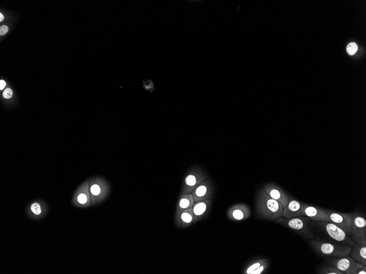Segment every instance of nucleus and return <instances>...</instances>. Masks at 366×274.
<instances>
[{
  "label": "nucleus",
  "instance_id": "20",
  "mask_svg": "<svg viewBox=\"0 0 366 274\" xmlns=\"http://www.w3.org/2000/svg\"><path fill=\"white\" fill-rule=\"evenodd\" d=\"M268 259L265 258H258L253 260L248 264L243 271L244 274H251L253 271L257 269L258 267L265 263Z\"/></svg>",
  "mask_w": 366,
  "mask_h": 274
},
{
  "label": "nucleus",
  "instance_id": "28",
  "mask_svg": "<svg viewBox=\"0 0 366 274\" xmlns=\"http://www.w3.org/2000/svg\"><path fill=\"white\" fill-rule=\"evenodd\" d=\"M6 86H7V82L3 80L0 81V90L3 91Z\"/></svg>",
  "mask_w": 366,
  "mask_h": 274
},
{
  "label": "nucleus",
  "instance_id": "29",
  "mask_svg": "<svg viewBox=\"0 0 366 274\" xmlns=\"http://www.w3.org/2000/svg\"><path fill=\"white\" fill-rule=\"evenodd\" d=\"M4 20V16L2 14H0V22H3Z\"/></svg>",
  "mask_w": 366,
  "mask_h": 274
},
{
  "label": "nucleus",
  "instance_id": "3",
  "mask_svg": "<svg viewBox=\"0 0 366 274\" xmlns=\"http://www.w3.org/2000/svg\"><path fill=\"white\" fill-rule=\"evenodd\" d=\"M309 243L312 248L318 253L333 258L346 257L350 254L352 249L351 247L344 243L340 245L315 240H311Z\"/></svg>",
  "mask_w": 366,
  "mask_h": 274
},
{
  "label": "nucleus",
  "instance_id": "21",
  "mask_svg": "<svg viewBox=\"0 0 366 274\" xmlns=\"http://www.w3.org/2000/svg\"><path fill=\"white\" fill-rule=\"evenodd\" d=\"M318 273L321 274H344L341 271L333 266H326L321 268L318 271Z\"/></svg>",
  "mask_w": 366,
  "mask_h": 274
},
{
  "label": "nucleus",
  "instance_id": "26",
  "mask_svg": "<svg viewBox=\"0 0 366 274\" xmlns=\"http://www.w3.org/2000/svg\"><path fill=\"white\" fill-rule=\"evenodd\" d=\"M9 31V28L7 26H3L0 28V35H4Z\"/></svg>",
  "mask_w": 366,
  "mask_h": 274
},
{
  "label": "nucleus",
  "instance_id": "6",
  "mask_svg": "<svg viewBox=\"0 0 366 274\" xmlns=\"http://www.w3.org/2000/svg\"><path fill=\"white\" fill-rule=\"evenodd\" d=\"M326 261L328 264L337 268L344 274H356L357 271L364 266L358 263L349 255L343 257L327 258Z\"/></svg>",
  "mask_w": 366,
  "mask_h": 274
},
{
  "label": "nucleus",
  "instance_id": "15",
  "mask_svg": "<svg viewBox=\"0 0 366 274\" xmlns=\"http://www.w3.org/2000/svg\"><path fill=\"white\" fill-rule=\"evenodd\" d=\"M212 204V200H206L195 202L192 208L194 214V224L208 216Z\"/></svg>",
  "mask_w": 366,
  "mask_h": 274
},
{
  "label": "nucleus",
  "instance_id": "18",
  "mask_svg": "<svg viewBox=\"0 0 366 274\" xmlns=\"http://www.w3.org/2000/svg\"><path fill=\"white\" fill-rule=\"evenodd\" d=\"M76 200L82 205H89L91 197L89 192V181L82 184L77 192Z\"/></svg>",
  "mask_w": 366,
  "mask_h": 274
},
{
  "label": "nucleus",
  "instance_id": "17",
  "mask_svg": "<svg viewBox=\"0 0 366 274\" xmlns=\"http://www.w3.org/2000/svg\"><path fill=\"white\" fill-rule=\"evenodd\" d=\"M350 254V257L358 263L366 265V245L354 242Z\"/></svg>",
  "mask_w": 366,
  "mask_h": 274
},
{
  "label": "nucleus",
  "instance_id": "27",
  "mask_svg": "<svg viewBox=\"0 0 366 274\" xmlns=\"http://www.w3.org/2000/svg\"><path fill=\"white\" fill-rule=\"evenodd\" d=\"M356 274H366V265L359 269L357 271Z\"/></svg>",
  "mask_w": 366,
  "mask_h": 274
},
{
  "label": "nucleus",
  "instance_id": "13",
  "mask_svg": "<svg viewBox=\"0 0 366 274\" xmlns=\"http://www.w3.org/2000/svg\"><path fill=\"white\" fill-rule=\"evenodd\" d=\"M195 201L192 193L180 194L174 214V223L177 227H179L181 212L188 208L192 207Z\"/></svg>",
  "mask_w": 366,
  "mask_h": 274
},
{
  "label": "nucleus",
  "instance_id": "24",
  "mask_svg": "<svg viewBox=\"0 0 366 274\" xmlns=\"http://www.w3.org/2000/svg\"><path fill=\"white\" fill-rule=\"evenodd\" d=\"M14 95V92L13 89L10 88H8L5 89L3 93V97L5 99H10L13 98Z\"/></svg>",
  "mask_w": 366,
  "mask_h": 274
},
{
  "label": "nucleus",
  "instance_id": "16",
  "mask_svg": "<svg viewBox=\"0 0 366 274\" xmlns=\"http://www.w3.org/2000/svg\"><path fill=\"white\" fill-rule=\"evenodd\" d=\"M303 204L297 200H292L289 201L286 206L283 208L282 217L286 218H292L302 216L301 209H302Z\"/></svg>",
  "mask_w": 366,
  "mask_h": 274
},
{
  "label": "nucleus",
  "instance_id": "10",
  "mask_svg": "<svg viewBox=\"0 0 366 274\" xmlns=\"http://www.w3.org/2000/svg\"><path fill=\"white\" fill-rule=\"evenodd\" d=\"M214 193V186L212 181L208 178L194 189L192 192L195 202L212 200Z\"/></svg>",
  "mask_w": 366,
  "mask_h": 274
},
{
  "label": "nucleus",
  "instance_id": "12",
  "mask_svg": "<svg viewBox=\"0 0 366 274\" xmlns=\"http://www.w3.org/2000/svg\"><path fill=\"white\" fill-rule=\"evenodd\" d=\"M250 208L244 204H235L227 211V217L233 221H243L250 217Z\"/></svg>",
  "mask_w": 366,
  "mask_h": 274
},
{
  "label": "nucleus",
  "instance_id": "5",
  "mask_svg": "<svg viewBox=\"0 0 366 274\" xmlns=\"http://www.w3.org/2000/svg\"><path fill=\"white\" fill-rule=\"evenodd\" d=\"M109 184L104 178L97 177L89 180V192L92 204L103 200L110 192Z\"/></svg>",
  "mask_w": 366,
  "mask_h": 274
},
{
  "label": "nucleus",
  "instance_id": "23",
  "mask_svg": "<svg viewBox=\"0 0 366 274\" xmlns=\"http://www.w3.org/2000/svg\"><path fill=\"white\" fill-rule=\"evenodd\" d=\"M358 50V46L355 43H350L346 47V51L350 56L355 55Z\"/></svg>",
  "mask_w": 366,
  "mask_h": 274
},
{
  "label": "nucleus",
  "instance_id": "4",
  "mask_svg": "<svg viewBox=\"0 0 366 274\" xmlns=\"http://www.w3.org/2000/svg\"><path fill=\"white\" fill-rule=\"evenodd\" d=\"M209 178L202 168L195 165L189 170L183 180L180 194L192 193L199 184Z\"/></svg>",
  "mask_w": 366,
  "mask_h": 274
},
{
  "label": "nucleus",
  "instance_id": "2",
  "mask_svg": "<svg viewBox=\"0 0 366 274\" xmlns=\"http://www.w3.org/2000/svg\"><path fill=\"white\" fill-rule=\"evenodd\" d=\"M310 219L306 216H298L292 218L280 217L275 220L274 222L278 224L285 226L291 229L302 236L306 240L314 239L315 235L309 227Z\"/></svg>",
  "mask_w": 366,
  "mask_h": 274
},
{
  "label": "nucleus",
  "instance_id": "14",
  "mask_svg": "<svg viewBox=\"0 0 366 274\" xmlns=\"http://www.w3.org/2000/svg\"><path fill=\"white\" fill-rule=\"evenodd\" d=\"M263 189L271 198L280 202L283 207H285L290 201L288 196L284 190L274 184H267L263 187Z\"/></svg>",
  "mask_w": 366,
  "mask_h": 274
},
{
  "label": "nucleus",
  "instance_id": "1",
  "mask_svg": "<svg viewBox=\"0 0 366 274\" xmlns=\"http://www.w3.org/2000/svg\"><path fill=\"white\" fill-rule=\"evenodd\" d=\"M256 206L259 216L269 221H275L282 217L284 208L280 202L271 198L263 188L257 195Z\"/></svg>",
  "mask_w": 366,
  "mask_h": 274
},
{
  "label": "nucleus",
  "instance_id": "22",
  "mask_svg": "<svg viewBox=\"0 0 366 274\" xmlns=\"http://www.w3.org/2000/svg\"><path fill=\"white\" fill-rule=\"evenodd\" d=\"M270 265V261L268 260L265 263L260 266L255 270H253L251 274H262L267 272Z\"/></svg>",
  "mask_w": 366,
  "mask_h": 274
},
{
  "label": "nucleus",
  "instance_id": "9",
  "mask_svg": "<svg viewBox=\"0 0 366 274\" xmlns=\"http://www.w3.org/2000/svg\"><path fill=\"white\" fill-rule=\"evenodd\" d=\"M325 211L329 218V222L337 225L348 235H350L352 213H344L328 210Z\"/></svg>",
  "mask_w": 366,
  "mask_h": 274
},
{
  "label": "nucleus",
  "instance_id": "19",
  "mask_svg": "<svg viewBox=\"0 0 366 274\" xmlns=\"http://www.w3.org/2000/svg\"><path fill=\"white\" fill-rule=\"evenodd\" d=\"M195 218L192 207L183 211L180 217L179 228L185 229L194 224Z\"/></svg>",
  "mask_w": 366,
  "mask_h": 274
},
{
  "label": "nucleus",
  "instance_id": "11",
  "mask_svg": "<svg viewBox=\"0 0 366 274\" xmlns=\"http://www.w3.org/2000/svg\"><path fill=\"white\" fill-rule=\"evenodd\" d=\"M301 212L303 216L309 218L312 221L329 222V218L325 209L323 208L303 204Z\"/></svg>",
  "mask_w": 366,
  "mask_h": 274
},
{
  "label": "nucleus",
  "instance_id": "25",
  "mask_svg": "<svg viewBox=\"0 0 366 274\" xmlns=\"http://www.w3.org/2000/svg\"><path fill=\"white\" fill-rule=\"evenodd\" d=\"M31 210L36 215H39L41 213V207L38 202H34L31 207Z\"/></svg>",
  "mask_w": 366,
  "mask_h": 274
},
{
  "label": "nucleus",
  "instance_id": "8",
  "mask_svg": "<svg viewBox=\"0 0 366 274\" xmlns=\"http://www.w3.org/2000/svg\"><path fill=\"white\" fill-rule=\"evenodd\" d=\"M327 234L336 241L345 244L352 248L354 241L351 240L350 237L345 232L338 227L335 224L328 222H317Z\"/></svg>",
  "mask_w": 366,
  "mask_h": 274
},
{
  "label": "nucleus",
  "instance_id": "7",
  "mask_svg": "<svg viewBox=\"0 0 366 274\" xmlns=\"http://www.w3.org/2000/svg\"><path fill=\"white\" fill-rule=\"evenodd\" d=\"M351 239L354 242L366 245L365 219L357 213H352Z\"/></svg>",
  "mask_w": 366,
  "mask_h": 274
}]
</instances>
